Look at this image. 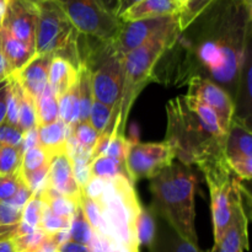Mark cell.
Returning <instances> with one entry per match:
<instances>
[{
    "label": "cell",
    "instance_id": "cell-1",
    "mask_svg": "<svg viewBox=\"0 0 252 252\" xmlns=\"http://www.w3.org/2000/svg\"><path fill=\"white\" fill-rule=\"evenodd\" d=\"M166 142L174 147L181 164L197 165L202 172L228 164L225 159L226 134L207 125L186 102L177 96L167 102Z\"/></svg>",
    "mask_w": 252,
    "mask_h": 252
},
{
    "label": "cell",
    "instance_id": "cell-2",
    "mask_svg": "<svg viewBox=\"0 0 252 252\" xmlns=\"http://www.w3.org/2000/svg\"><path fill=\"white\" fill-rule=\"evenodd\" d=\"M197 185L196 171L181 162H172L150 182L157 214L164 218L175 233L194 245H198L194 225Z\"/></svg>",
    "mask_w": 252,
    "mask_h": 252
},
{
    "label": "cell",
    "instance_id": "cell-3",
    "mask_svg": "<svg viewBox=\"0 0 252 252\" xmlns=\"http://www.w3.org/2000/svg\"><path fill=\"white\" fill-rule=\"evenodd\" d=\"M180 33L181 31L177 22L162 30L142 46L123 56L125 81H123L122 97H121L120 106L116 113L112 134L125 135L128 115H129L133 102L138 97L140 91L144 89V86L152 80L153 71L158 62L164 56V53H166L175 46Z\"/></svg>",
    "mask_w": 252,
    "mask_h": 252
},
{
    "label": "cell",
    "instance_id": "cell-4",
    "mask_svg": "<svg viewBox=\"0 0 252 252\" xmlns=\"http://www.w3.org/2000/svg\"><path fill=\"white\" fill-rule=\"evenodd\" d=\"M38 7L34 54L63 56L74 53L79 63L76 41L79 32L66 16L64 7L58 0H44Z\"/></svg>",
    "mask_w": 252,
    "mask_h": 252
},
{
    "label": "cell",
    "instance_id": "cell-5",
    "mask_svg": "<svg viewBox=\"0 0 252 252\" xmlns=\"http://www.w3.org/2000/svg\"><path fill=\"white\" fill-rule=\"evenodd\" d=\"M66 16L80 34L101 41H112L122 21L101 0H65L62 2Z\"/></svg>",
    "mask_w": 252,
    "mask_h": 252
},
{
    "label": "cell",
    "instance_id": "cell-6",
    "mask_svg": "<svg viewBox=\"0 0 252 252\" xmlns=\"http://www.w3.org/2000/svg\"><path fill=\"white\" fill-rule=\"evenodd\" d=\"M176 159L174 147L169 142L130 143L126 158L127 169L132 184L142 179L157 176Z\"/></svg>",
    "mask_w": 252,
    "mask_h": 252
},
{
    "label": "cell",
    "instance_id": "cell-7",
    "mask_svg": "<svg viewBox=\"0 0 252 252\" xmlns=\"http://www.w3.org/2000/svg\"><path fill=\"white\" fill-rule=\"evenodd\" d=\"M225 159L231 171L241 180L252 175V134L248 123L234 116L225 138Z\"/></svg>",
    "mask_w": 252,
    "mask_h": 252
},
{
    "label": "cell",
    "instance_id": "cell-8",
    "mask_svg": "<svg viewBox=\"0 0 252 252\" xmlns=\"http://www.w3.org/2000/svg\"><path fill=\"white\" fill-rule=\"evenodd\" d=\"M187 95L194 96L216 112L221 129L228 133L230 123L235 116V103L230 94L219 84L209 78L193 75L189 78Z\"/></svg>",
    "mask_w": 252,
    "mask_h": 252
},
{
    "label": "cell",
    "instance_id": "cell-9",
    "mask_svg": "<svg viewBox=\"0 0 252 252\" xmlns=\"http://www.w3.org/2000/svg\"><path fill=\"white\" fill-rule=\"evenodd\" d=\"M177 22H179V15L122 22L120 32L112 39L113 48L121 56H125L128 52L138 48L143 43L149 41L152 37L161 32L162 30L167 29Z\"/></svg>",
    "mask_w": 252,
    "mask_h": 252
},
{
    "label": "cell",
    "instance_id": "cell-10",
    "mask_svg": "<svg viewBox=\"0 0 252 252\" xmlns=\"http://www.w3.org/2000/svg\"><path fill=\"white\" fill-rule=\"evenodd\" d=\"M38 7L26 0H7L4 26L11 36L34 52Z\"/></svg>",
    "mask_w": 252,
    "mask_h": 252
},
{
    "label": "cell",
    "instance_id": "cell-11",
    "mask_svg": "<svg viewBox=\"0 0 252 252\" xmlns=\"http://www.w3.org/2000/svg\"><path fill=\"white\" fill-rule=\"evenodd\" d=\"M243 187L236 179L223 186L209 189L212 203V219L214 225V245L220 243L231 223L236 203L243 196Z\"/></svg>",
    "mask_w": 252,
    "mask_h": 252
},
{
    "label": "cell",
    "instance_id": "cell-12",
    "mask_svg": "<svg viewBox=\"0 0 252 252\" xmlns=\"http://www.w3.org/2000/svg\"><path fill=\"white\" fill-rule=\"evenodd\" d=\"M52 58L53 56L51 54H34L26 65L11 75L33 100H36L48 86V73Z\"/></svg>",
    "mask_w": 252,
    "mask_h": 252
},
{
    "label": "cell",
    "instance_id": "cell-13",
    "mask_svg": "<svg viewBox=\"0 0 252 252\" xmlns=\"http://www.w3.org/2000/svg\"><path fill=\"white\" fill-rule=\"evenodd\" d=\"M48 186L61 196L71 201H79L81 189L74 177L73 164L68 152L52 158L49 162Z\"/></svg>",
    "mask_w": 252,
    "mask_h": 252
},
{
    "label": "cell",
    "instance_id": "cell-14",
    "mask_svg": "<svg viewBox=\"0 0 252 252\" xmlns=\"http://www.w3.org/2000/svg\"><path fill=\"white\" fill-rule=\"evenodd\" d=\"M248 214L244 207V197L239 199L234 209V216L229 228L217 245L218 252H245L249 248Z\"/></svg>",
    "mask_w": 252,
    "mask_h": 252
},
{
    "label": "cell",
    "instance_id": "cell-15",
    "mask_svg": "<svg viewBox=\"0 0 252 252\" xmlns=\"http://www.w3.org/2000/svg\"><path fill=\"white\" fill-rule=\"evenodd\" d=\"M184 5L177 0H142L123 12L120 17L122 22L137 20L154 19V17L180 15Z\"/></svg>",
    "mask_w": 252,
    "mask_h": 252
},
{
    "label": "cell",
    "instance_id": "cell-16",
    "mask_svg": "<svg viewBox=\"0 0 252 252\" xmlns=\"http://www.w3.org/2000/svg\"><path fill=\"white\" fill-rule=\"evenodd\" d=\"M37 133H38V145L49 155L51 159L57 155L66 153L70 127H68L61 120L51 125L37 127Z\"/></svg>",
    "mask_w": 252,
    "mask_h": 252
},
{
    "label": "cell",
    "instance_id": "cell-17",
    "mask_svg": "<svg viewBox=\"0 0 252 252\" xmlns=\"http://www.w3.org/2000/svg\"><path fill=\"white\" fill-rule=\"evenodd\" d=\"M79 69L68 59L61 56H53L49 65L48 86L57 97H61L78 81Z\"/></svg>",
    "mask_w": 252,
    "mask_h": 252
},
{
    "label": "cell",
    "instance_id": "cell-18",
    "mask_svg": "<svg viewBox=\"0 0 252 252\" xmlns=\"http://www.w3.org/2000/svg\"><path fill=\"white\" fill-rule=\"evenodd\" d=\"M0 51L4 54L7 64L11 68L12 74L26 65L34 56L33 51H31L21 41L11 36L4 29L0 31Z\"/></svg>",
    "mask_w": 252,
    "mask_h": 252
},
{
    "label": "cell",
    "instance_id": "cell-19",
    "mask_svg": "<svg viewBox=\"0 0 252 252\" xmlns=\"http://www.w3.org/2000/svg\"><path fill=\"white\" fill-rule=\"evenodd\" d=\"M149 250L150 252H201L198 245L185 240L166 223L162 224L159 229L157 228L155 238Z\"/></svg>",
    "mask_w": 252,
    "mask_h": 252
},
{
    "label": "cell",
    "instance_id": "cell-20",
    "mask_svg": "<svg viewBox=\"0 0 252 252\" xmlns=\"http://www.w3.org/2000/svg\"><path fill=\"white\" fill-rule=\"evenodd\" d=\"M37 127L51 125L59 120L58 97L49 86L34 100Z\"/></svg>",
    "mask_w": 252,
    "mask_h": 252
},
{
    "label": "cell",
    "instance_id": "cell-21",
    "mask_svg": "<svg viewBox=\"0 0 252 252\" xmlns=\"http://www.w3.org/2000/svg\"><path fill=\"white\" fill-rule=\"evenodd\" d=\"M90 177L102 181H111L120 176L129 179L126 164L108 157H98L90 162ZM130 180V179H129Z\"/></svg>",
    "mask_w": 252,
    "mask_h": 252
},
{
    "label": "cell",
    "instance_id": "cell-22",
    "mask_svg": "<svg viewBox=\"0 0 252 252\" xmlns=\"http://www.w3.org/2000/svg\"><path fill=\"white\" fill-rule=\"evenodd\" d=\"M59 120L65 123L68 127H73L79 122L80 116V103H79L78 81L58 97Z\"/></svg>",
    "mask_w": 252,
    "mask_h": 252
},
{
    "label": "cell",
    "instance_id": "cell-23",
    "mask_svg": "<svg viewBox=\"0 0 252 252\" xmlns=\"http://www.w3.org/2000/svg\"><path fill=\"white\" fill-rule=\"evenodd\" d=\"M155 231H157V223H155L154 214L148 209L140 207L134 224L135 243H137L139 250L142 246H145L148 249L152 246L153 240L155 238Z\"/></svg>",
    "mask_w": 252,
    "mask_h": 252
},
{
    "label": "cell",
    "instance_id": "cell-24",
    "mask_svg": "<svg viewBox=\"0 0 252 252\" xmlns=\"http://www.w3.org/2000/svg\"><path fill=\"white\" fill-rule=\"evenodd\" d=\"M78 91H79V103H80V116L79 122H86L89 121L91 105L94 102L93 86H91L90 71L86 66H79L78 74Z\"/></svg>",
    "mask_w": 252,
    "mask_h": 252
},
{
    "label": "cell",
    "instance_id": "cell-25",
    "mask_svg": "<svg viewBox=\"0 0 252 252\" xmlns=\"http://www.w3.org/2000/svg\"><path fill=\"white\" fill-rule=\"evenodd\" d=\"M93 233L94 230L84 213L83 207L80 203H78L74 209L70 226H69V240L89 246L93 238Z\"/></svg>",
    "mask_w": 252,
    "mask_h": 252
},
{
    "label": "cell",
    "instance_id": "cell-26",
    "mask_svg": "<svg viewBox=\"0 0 252 252\" xmlns=\"http://www.w3.org/2000/svg\"><path fill=\"white\" fill-rule=\"evenodd\" d=\"M17 91H19V120H17V128L22 133H25L27 130L37 128L36 107H34L33 98L19 84H17Z\"/></svg>",
    "mask_w": 252,
    "mask_h": 252
},
{
    "label": "cell",
    "instance_id": "cell-27",
    "mask_svg": "<svg viewBox=\"0 0 252 252\" xmlns=\"http://www.w3.org/2000/svg\"><path fill=\"white\" fill-rule=\"evenodd\" d=\"M51 160L52 159L49 158V155L39 145L31 148V149H27L22 154V161L19 175L21 177H25L27 175L32 174V172L44 169V167L49 166Z\"/></svg>",
    "mask_w": 252,
    "mask_h": 252
},
{
    "label": "cell",
    "instance_id": "cell-28",
    "mask_svg": "<svg viewBox=\"0 0 252 252\" xmlns=\"http://www.w3.org/2000/svg\"><path fill=\"white\" fill-rule=\"evenodd\" d=\"M70 138L83 149L93 153L100 134L94 129L89 121H86V122H78L70 128Z\"/></svg>",
    "mask_w": 252,
    "mask_h": 252
},
{
    "label": "cell",
    "instance_id": "cell-29",
    "mask_svg": "<svg viewBox=\"0 0 252 252\" xmlns=\"http://www.w3.org/2000/svg\"><path fill=\"white\" fill-rule=\"evenodd\" d=\"M112 116L113 108L100 102V101L94 100L93 105H91L90 115H89V123L101 135L107 130L111 120H112Z\"/></svg>",
    "mask_w": 252,
    "mask_h": 252
},
{
    "label": "cell",
    "instance_id": "cell-30",
    "mask_svg": "<svg viewBox=\"0 0 252 252\" xmlns=\"http://www.w3.org/2000/svg\"><path fill=\"white\" fill-rule=\"evenodd\" d=\"M71 219L63 218L51 211L48 206L43 202V212H42L41 223L39 229L47 234V235H54V234L62 233V231H69Z\"/></svg>",
    "mask_w": 252,
    "mask_h": 252
},
{
    "label": "cell",
    "instance_id": "cell-31",
    "mask_svg": "<svg viewBox=\"0 0 252 252\" xmlns=\"http://www.w3.org/2000/svg\"><path fill=\"white\" fill-rule=\"evenodd\" d=\"M21 161V148L0 147V175L19 174Z\"/></svg>",
    "mask_w": 252,
    "mask_h": 252
},
{
    "label": "cell",
    "instance_id": "cell-32",
    "mask_svg": "<svg viewBox=\"0 0 252 252\" xmlns=\"http://www.w3.org/2000/svg\"><path fill=\"white\" fill-rule=\"evenodd\" d=\"M214 1L216 0H187L179 15L180 31L184 32Z\"/></svg>",
    "mask_w": 252,
    "mask_h": 252
},
{
    "label": "cell",
    "instance_id": "cell-33",
    "mask_svg": "<svg viewBox=\"0 0 252 252\" xmlns=\"http://www.w3.org/2000/svg\"><path fill=\"white\" fill-rule=\"evenodd\" d=\"M42 212H43V201L38 194L33 193L22 208V217L20 223L31 229H39Z\"/></svg>",
    "mask_w": 252,
    "mask_h": 252
},
{
    "label": "cell",
    "instance_id": "cell-34",
    "mask_svg": "<svg viewBox=\"0 0 252 252\" xmlns=\"http://www.w3.org/2000/svg\"><path fill=\"white\" fill-rule=\"evenodd\" d=\"M24 133L15 126L4 122L0 125V147L21 148Z\"/></svg>",
    "mask_w": 252,
    "mask_h": 252
},
{
    "label": "cell",
    "instance_id": "cell-35",
    "mask_svg": "<svg viewBox=\"0 0 252 252\" xmlns=\"http://www.w3.org/2000/svg\"><path fill=\"white\" fill-rule=\"evenodd\" d=\"M20 179L19 174L0 175V202H10L19 189Z\"/></svg>",
    "mask_w": 252,
    "mask_h": 252
},
{
    "label": "cell",
    "instance_id": "cell-36",
    "mask_svg": "<svg viewBox=\"0 0 252 252\" xmlns=\"http://www.w3.org/2000/svg\"><path fill=\"white\" fill-rule=\"evenodd\" d=\"M22 209L9 202H0V226H14L21 221Z\"/></svg>",
    "mask_w": 252,
    "mask_h": 252
},
{
    "label": "cell",
    "instance_id": "cell-37",
    "mask_svg": "<svg viewBox=\"0 0 252 252\" xmlns=\"http://www.w3.org/2000/svg\"><path fill=\"white\" fill-rule=\"evenodd\" d=\"M21 179V177H20ZM32 191L29 189V187L26 186V184H25L24 181L21 180V182H20V186H19V189H17L16 194H15L14 197H12L11 201L9 202V203H11L12 206L17 207V208L22 209L24 208L25 204L27 203V201H29L30 198L32 197Z\"/></svg>",
    "mask_w": 252,
    "mask_h": 252
},
{
    "label": "cell",
    "instance_id": "cell-38",
    "mask_svg": "<svg viewBox=\"0 0 252 252\" xmlns=\"http://www.w3.org/2000/svg\"><path fill=\"white\" fill-rule=\"evenodd\" d=\"M7 91H9V79L0 83V125L6 120Z\"/></svg>",
    "mask_w": 252,
    "mask_h": 252
},
{
    "label": "cell",
    "instance_id": "cell-39",
    "mask_svg": "<svg viewBox=\"0 0 252 252\" xmlns=\"http://www.w3.org/2000/svg\"><path fill=\"white\" fill-rule=\"evenodd\" d=\"M37 145H38V133H37V128H33V129H30L27 132H25L21 144L22 154L27 149H31V148L37 147Z\"/></svg>",
    "mask_w": 252,
    "mask_h": 252
},
{
    "label": "cell",
    "instance_id": "cell-40",
    "mask_svg": "<svg viewBox=\"0 0 252 252\" xmlns=\"http://www.w3.org/2000/svg\"><path fill=\"white\" fill-rule=\"evenodd\" d=\"M58 248L59 245L53 235H47L44 240L34 249L33 252H58Z\"/></svg>",
    "mask_w": 252,
    "mask_h": 252
},
{
    "label": "cell",
    "instance_id": "cell-41",
    "mask_svg": "<svg viewBox=\"0 0 252 252\" xmlns=\"http://www.w3.org/2000/svg\"><path fill=\"white\" fill-rule=\"evenodd\" d=\"M58 252H90V249H89V246L83 245V244L68 240L59 245Z\"/></svg>",
    "mask_w": 252,
    "mask_h": 252
},
{
    "label": "cell",
    "instance_id": "cell-42",
    "mask_svg": "<svg viewBox=\"0 0 252 252\" xmlns=\"http://www.w3.org/2000/svg\"><path fill=\"white\" fill-rule=\"evenodd\" d=\"M142 1V0H117V4H116V16L120 19L123 15V12L127 11L129 7H132L133 5H135L137 2Z\"/></svg>",
    "mask_w": 252,
    "mask_h": 252
},
{
    "label": "cell",
    "instance_id": "cell-43",
    "mask_svg": "<svg viewBox=\"0 0 252 252\" xmlns=\"http://www.w3.org/2000/svg\"><path fill=\"white\" fill-rule=\"evenodd\" d=\"M11 75H12L11 68H10V65L7 64L4 54H2L1 51H0V83L4 80H7Z\"/></svg>",
    "mask_w": 252,
    "mask_h": 252
},
{
    "label": "cell",
    "instance_id": "cell-44",
    "mask_svg": "<svg viewBox=\"0 0 252 252\" xmlns=\"http://www.w3.org/2000/svg\"><path fill=\"white\" fill-rule=\"evenodd\" d=\"M11 238L12 236L0 240V252H16Z\"/></svg>",
    "mask_w": 252,
    "mask_h": 252
},
{
    "label": "cell",
    "instance_id": "cell-45",
    "mask_svg": "<svg viewBox=\"0 0 252 252\" xmlns=\"http://www.w3.org/2000/svg\"><path fill=\"white\" fill-rule=\"evenodd\" d=\"M6 6H7V0H0V31H1L2 26H4L5 14H6Z\"/></svg>",
    "mask_w": 252,
    "mask_h": 252
},
{
    "label": "cell",
    "instance_id": "cell-46",
    "mask_svg": "<svg viewBox=\"0 0 252 252\" xmlns=\"http://www.w3.org/2000/svg\"><path fill=\"white\" fill-rule=\"evenodd\" d=\"M103 2L106 7H107L110 11H112L113 14L116 12V4H117V0H101ZM116 15V14H115Z\"/></svg>",
    "mask_w": 252,
    "mask_h": 252
},
{
    "label": "cell",
    "instance_id": "cell-47",
    "mask_svg": "<svg viewBox=\"0 0 252 252\" xmlns=\"http://www.w3.org/2000/svg\"><path fill=\"white\" fill-rule=\"evenodd\" d=\"M26 1L32 2V4H34V5H38V4H41L42 1H44V0H26Z\"/></svg>",
    "mask_w": 252,
    "mask_h": 252
},
{
    "label": "cell",
    "instance_id": "cell-48",
    "mask_svg": "<svg viewBox=\"0 0 252 252\" xmlns=\"http://www.w3.org/2000/svg\"><path fill=\"white\" fill-rule=\"evenodd\" d=\"M238 2H243V4H252V0H235Z\"/></svg>",
    "mask_w": 252,
    "mask_h": 252
},
{
    "label": "cell",
    "instance_id": "cell-49",
    "mask_svg": "<svg viewBox=\"0 0 252 252\" xmlns=\"http://www.w3.org/2000/svg\"><path fill=\"white\" fill-rule=\"evenodd\" d=\"M206 252H218V248H217L216 245H213V248H212L211 250H208V251H206Z\"/></svg>",
    "mask_w": 252,
    "mask_h": 252
},
{
    "label": "cell",
    "instance_id": "cell-50",
    "mask_svg": "<svg viewBox=\"0 0 252 252\" xmlns=\"http://www.w3.org/2000/svg\"><path fill=\"white\" fill-rule=\"evenodd\" d=\"M177 1H180L185 6V4H186V2H187V0H177Z\"/></svg>",
    "mask_w": 252,
    "mask_h": 252
},
{
    "label": "cell",
    "instance_id": "cell-51",
    "mask_svg": "<svg viewBox=\"0 0 252 252\" xmlns=\"http://www.w3.org/2000/svg\"><path fill=\"white\" fill-rule=\"evenodd\" d=\"M116 252H128V251H126L125 249H117V251Z\"/></svg>",
    "mask_w": 252,
    "mask_h": 252
},
{
    "label": "cell",
    "instance_id": "cell-52",
    "mask_svg": "<svg viewBox=\"0 0 252 252\" xmlns=\"http://www.w3.org/2000/svg\"><path fill=\"white\" fill-rule=\"evenodd\" d=\"M58 1H61V2H64V1H65V0H58Z\"/></svg>",
    "mask_w": 252,
    "mask_h": 252
}]
</instances>
